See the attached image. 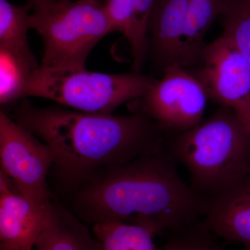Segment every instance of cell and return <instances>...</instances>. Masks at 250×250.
I'll return each instance as SVG.
<instances>
[{
    "instance_id": "obj_1",
    "label": "cell",
    "mask_w": 250,
    "mask_h": 250,
    "mask_svg": "<svg viewBox=\"0 0 250 250\" xmlns=\"http://www.w3.org/2000/svg\"><path fill=\"white\" fill-rule=\"evenodd\" d=\"M54 153L49 177L65 197L98 171L166 146V131L141 112L94 114L62 106L38 108L22 99L10 116Z\"/></svg>"
},
{
    "instance_id": "obj_2",
    "label": "cell",
    "mask_w": 250,
    "mask_h": 250,
    "mask_svg": "<svg viewBox=\"0 0 250 250\" xmlns=\"http://www.w3.org/2000/svg\"><path fill=\"white\" fill-rule=\"evenodd\" d=\"M166 147L98 171L67 195L66 206L85 224L118 221L154 235L198 222L209 199L181 178Z\"/></svg>"
},
{
    "instance_id": "obj_3",
    "label": "cell",
    "mask_w": 250,
    "mask_h": 250,
    "mask_svg": "<svg viewBox=\"0 0 250 250\" xmlns=\"http://www.w3.org/2000/svg\"><path fill=\"white\" fill-rule=\"evenodd\" d=\"M167 148L187 168L192 188L210 199L250 175V131L221 106L192 129L176 133Z\"/></svg>"
},
{
    "instance_id": "obj_4",
    "label": "cell",
    "mask_w": 250,
    "mask_h": 250,
    "mask_svg": "<svg viewBox=\"0 0 250 250\" xmlns=\"http://www.w3.org/2000/svg\"><path fill=\"white\" fill-rule=\"evenodd\" d=\"M156 81L141 72L106 74L85 67L40 65L31 77L25 98L45 99L83 113L112 114L123 104L142 98Z\"/></svg>"
},
{
    "instance_id": "obj_5",
    "label": "cell",
    "mask_w": 250,
    "mask_h": 250,
    "mask_svg": "<svg viewBox=\"0 0 250 250\" xmlns=\"http://www.w3.org/2000/svg\"><path fill=\"white\" fill-rule=\"evenodd\" d=\"M29 23L43 41L42 67H85L94 47L112 33L106 6L100 0H52L34 11Z\"/></svg>"
},
{
    "instance_id": "obj_6",
    "label": "cell",
    "mask_w": 250,
    "mask_h": 250,
    "mask_svg": "<svg viewBox=\"0 0 250 250\" xmlns=\"http://www.w3.org/2000/svg\"><path fill=\"white\" fill-rule=\"evenodd\" d=\"M0 171L11 179L22 196L41 205L52 203L54 195L47 178L54 164L53 152L3 110L0 111Z\"/></svg>"
},
{
    "instance_id": "obj_7",
    "label": "cell",
    "mask_w": 250,
    "mask_h": 250,
    "mask_svg": "<svg viewBox=\"0 0 250 250\" xmlns=\"http://www.w3.org/2000/svg\"><path fill=\"white\" fill-rule=\"evenodd\" d=\"M208 98L205 88L191 72L179 63L164 70L146 95L139 100L136 111L149 117L166 133L183 132L203 119Z\"/></svg>"
},
{
    "instance_id": "obj_8",
    "label": "cell",
    "mask_w": 250,
    "mask_h": 250,
    "mask_svg": "<svg viewBox=\"0 0 250 250\" xmlns=\"http://www.w3.org/2000/svg\"><path fill=\"white\" fill-rule=\"evenodd\" d=\"M192 72L208 99L231 108L250 131V65L225 36L207 44Z\"/></svg>"
},
{
    "instance_id": "obj_9",
    "label": "cell",
    "mask_w": 250,
    "mask_h": 250,
    "mask_svg": "<svg viewBox=\"0 0 250 250\" xmlns=\"http://www.w3.org/2000/svg\"><path fill=\"white\" fill-rule=\"evenodd\" d=\"M52 202L41 205L28 200L0 171V247L10 250L35 248L52 218Z\"/></svg>"
},
{
    "instance_id": "obj_10",
    "label": "cell",
    "mask_w": 250,
    "mask_h": 250,
    "mask_svg": "<svg viewBox=\"0 0 250 250\" xmlns=\"http://www.w3.org/2000/svg\"><path fill=\"white\" fill-rule=\"evenodd\" d=\"M189 0H156L148 23L149 57L164 71L180 62Z\"/></svg>"
},
{
    "instance_id": "obj_11",
    "label": "cell",
    "mask_w": 250,
    "mask_h": 250,
    "mask_svg": "<svg viewBox=\"0 0 250 250\" xmlns=\"http://www.w3.org/2000/svg\"><path fill=\"white\" fill-rule=\"evenodd\" d=\"M204 217L213 234L250 250V175L209 199Z\"/></svg>"
},
{
    "instance_id": "obj_12",
    "label": "cell",
    "mask_w": 250,
    "mask_h": 250,
    "mask_svg": "<svg viewBox=\"0 0 250 250\" xmlns=\"http://www.w3.org/2000/svg\"><path fill=\"white\" fill-rule=\"evenodd\" d=\"M37 250H103L85 223L54 195L49 223L35 245Z\"/></svg>"
},
{
    "instance_id": "obj_13",
    "label": "cell",
    "mask_w": 250,
    "mask_h": 250,
    "mask_svg": "<svg viewBox=\"0 0 250 250\" xmlns=\"http://www.w3.org/2000/svg\"><path fill=\"white\" fill-rule=\"evenodd\" d=\"M230 0H189L179 64L197 66L207 44L205 36L213 22L223 15Z\"/></svg>"
},
{
    "instance_id": "obj_14",
    "label": "cell",
    "mask_w": 250,
    "mask_h": 250,
    "mask_svg": "<svg viewBox=\"0 0 250 250\" xmlns=\"http://www.w3.org/2000/svg\"><path fill=\"white\" fill-rule=\"evenodd\" d=\"M30 1L17 6L8 0H0V49L9 51L35 67H39L28 42L30 27Z\"/></svg>"
},
{
    "instance_id": "obj_15",
    "label": "cell",
    "mask_w": 250,
    "mask_h": 250,
    "mask_svg": "<svg viewBox=\"0 0 250 250\" xmlns=\"http://www.w3.org/2000/svg\"><path fill=\"white\" fill-rule=\"evenodd\" d=\"M93 231L103 250H157L155 235L139 225L105 221L93 225Z\"/></svg>"
},
{
    "instance_id": "obj_16",
    "label": "cell",
    "mask_w": 250,
    "mask_h": 250,
    "mask_svg": "<svg viewBox=\"0 0 250 250\" xmlns=\"http://www.w3.org/2000/svg\"><path fill=\"white\" fill-rule=\"evenodd\" d=\"M30 63L9 51L0 49V104H14L25 98L26 90L36 70Z\"/></svg>"
},
{
    "instance_id": "obj_17",
    "label": "cell",
    "mask_w": 250,
    "mask_h": 250,
    "mask_svg": "<svg viewBox=\"0 0 250 250\" xmlns=\"http://www.w3.org/2000/svg\"><path fill=\"white\" fill-rule=\"evenodd\" d=\"M223 32L250 65V3L230 0L223 15Z\"/></svg>"
},
{
    "instance_id": "obj_18",
    "label": "cell",
    "mask_w": 250,
    "mask_h": 250,
    "mask_svg": "<svg viewBox=\"0 0 250 250\" xmlns=\"http://www.w3.org/2000/svg\"><path fill=\"white\" fill-rule=\"evenodd\" d=\"M156 0H131L134 15L132 34L128 41L132 55L133 71L140 72L149 57L148 23Z\"/></svg>"
},
{
    "instance_id": "obj_19",
    "label": "cell",
    "mask_w": 250,
    "mask_h": 250,
    "mask_svg": "<svg viewBox=\"0 0 250 250\" xmlns=\"http://www.w3.org/2000/svg\"><path fill=\"white\" fill-rule=\"evenodd\" d=\"M173 233L164 250H222L205 223L196 222Z\"/></svg>"
},
{
    "instance_id": "obj_20",
    "label": "cell",
    "mask_w": 250,
    "mask_h": 250,
    "mask_svg": "<svg viewBox=\"0 0 250 250\" xmlns=\"http://www.w3.org/2000/svg\"><path fill=\"white\" fill-rule=\"evenodd\" d=\"M33 5L34 11L42 9L49 4L52 0H29Z\"/></svg>"
},
{
    "instance_id": "obj_21",
    "label": "cell",
    "mask_w": 250,
    "mask_h": 250,
    "mask_svg": "<svg viewBox=\"0 0 250 250\" xmlns=\"http://www.w3.org/2000/svg\"><path fill=\"white\" fill-rule=\"evenodd\" d=\"M0 250H10L6 249V248H1V247H0Z\"/></svg>"
},
{
    "instance_id": "obj_22",
    "label": "cell",
    "mask_w": 250,
    "mask_h": 250,
    "mask_svg": "<svg viewBox=\"0 0 250 250\" xmlns=\"http://www.w3.org/2000/svg\"><path fill=\"white\" fill-rule=\"evenodd\" d=\"M247 1H249V2L250 3V0H247Z\"/></svg>"
}]
</instances>
